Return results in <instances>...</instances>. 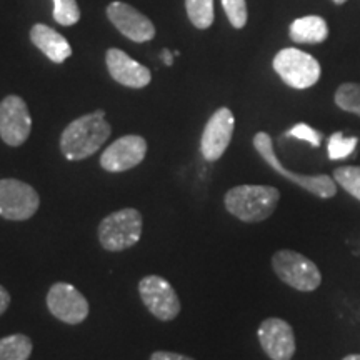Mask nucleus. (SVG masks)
<instances>
[{
    "mask_svg": "<svg viewBox=\"0 0 360 360\" xmlns=\"http://www.w3.org/2000/svg\"><path fill=\"white\" fill-rule=\"evenodd\" d=\"M105 64L110 77L124 87L143 89L150 84L152 74L147 67L139 64L132 57L120 49H109L105 56Z\"/></svg>",
    "mask_w": 360,
    "mask_h": 360,
    "instance_id": "nucleus-15",
    "label": "nucleus"
},
{
    "mask_svg": "<svg viewBox=\"0 0 360 360\" xmlns=\"http://www.w3.org/2000/svg\"><path fill=\"white\" fill-rule=\"evenodd\" d=\"M233 129H236V119L231 109L220 107L214 112L212 117L207 120L200 139V152L205 160L215 162L225 154L232 141Z\"/></svg>",
    "mask_w": 360,
    "mask_h": 360,
    "instance_id": "nucleus-11",
    "label": "nucleus"
},
{
    "mask_svg": "<svg viewBox=\"0 0 360 360\" xmlns=\"http://www.w3.org/2000/svg\"><path fill=\"white\" fill-rule=\"evenodd\" d=\"M40 207L37 191L17 179H0V217L7 220H29Z\"/></svg>",
    "mask_w": 360,
    "mask_h": 360,
    "instance_id": "nucleus-7",
    "label": "nucleus"
},
{
    "mask_svg": "<svg viewBox=\"0 0 360 360\" xmlns=\"http://www.w3.org/2000/svg\"><path fill=\"white\" fill-rule=\"evenodd\" d=\"M357 137H344L342 132H335L328 139V159L330 160H340L349 157L355 150L357 146Z\"/></svg>",
    "mask_w": 360,
    "mask_h": 360,
    "instance_id": "nucleus-22",
    "label": "nucleus"
},
{
    "mask_svg": "<svg viewBox=\"0 0 360 360\" xmlns=\"http://www.w3.org/2000/svg\"><path fill=\"white\" fill-rule=\"evenodd\" d=\"M147 154V142L141 135H124L110 143L101 155V167L107 172L119 174L137 167Z\"/></svg>",
    "mask_w": 360,
    "mask_h": 360,
    "instance_id": "nucleus-12",
    "label": "nucleus"
},
{
    "mask_svg": "<svg viewBox=\"0 0 360 360\" xmlns=\"http://www.w3.org/2000/svg\"><path fill=\"white\" fill-rule=\"evenodd\" d=\"M259 342L270 360H292L295 354V335L290 323L277 317L265 319L259 327Z\"/></svg>",
    "mask_w": 360,
    "mask_h": 360,
    "instance_id": "nucleus-13",
    "label": "nucleus"
},
{
    "mask_svg": "<svg viewBox=\"0 0 360 360\" xmlns=\"http://www.w3.org/2000/svg\"><path fill=\"white\" fill-rule=\"evenodd\" d=\"M342 360H360V354H350L347 357H344Z\"/></svg>",
    "mask_w": 360,
    "mask_h": 360,
    "instance_id": "nucleus-29",
    "label": "nucleus"
},
{
    "mask_svg": "<svg viewBox=\"0 0 360 360\" xmlns=\"http://www.w3.org/2000/svg\"><path fill=\"white\" fill-rule=\"evenodd\" d=\"M8 305H11V295H8L7 289H4V287L0 285V315L6 314Z\"/></svg>",
    "mask_w": 360,
    "mask_h": 360,
    "instance_id": "nucleus-27",
    "label": "nucleus"
},
{
    "mask_svg": "<svg viewBox=\"0 0 360 360\" xmlns=\"http://www.w3.org/2000/svg\"><path fill=\"white\" fill-rule=\"evenodd\" d=\"M30 40L53 64H62L72 56V47L67 39L57 30H53L52 27L35 24L30 30Z\"/></svg>",
    "mask_w": 360,
    "mask_h": 360,
    "instance_id": "nucleus-16",
    "label": "nucleus"
},
{
    "mask_svg": "<svg viewBox=\"0 0 360 360\" xmlns=\"http://www.w3.org/2000/svg\"><path fill=\"white\" fill-rule=\"evenodd\" d=\"M143 219L137 209H120L98 224V242L105 250L122 252L139 244L142 237Z\"/></svg>",
    "mask_w": 360,
    "mask_h": 360,
    "instance_id": "nucleus-3",
    "label": "nucleus"
},
{
    "mask_svg": "<svg viewBox=\"0 0 360 360\" xmlns=\"http://www.w3.org/2000/svg\"><path fill=\"white\" fill-rule=\"evenodd\" d=\"M254 147L255 150L259 152V155L265 160V164H269L270 167L276 170L278 175H282L283 179L290 180V182H294L295 186H299L300 188H304V191L312 193V195L319 197V199H332V197H335L337 182L334 180V177H330V175H326V174L302 175V174L290 172V170L283 167L281 160L277 159L276 150H274L272 139H270L269 134L265 132L255 134Z\"/></svg>",
    "mask_w": 360,
    "mask_h": 360,
    "instance_id": "nucleus-4",
    "label": "nucleus"
},
{
    "mask_svg": "<svg viewBox=\"0 0 360 360\" xmlns=\"http://www.w3.org/2000/svg\"><path fill=\"white\" fill-rule=\"evenodd\" d=\"M107 15L120 34L134 42H148L155 37V27L143 13L125 2H112Z\"/></svg>",
    "mask_w": 360,
    "mask_h": 360,
    "instance_id": "nucleus-14",
    "label": "nucleus"
},
{
    "mask_svg": "<svg viewBox=\"0 0 360 360\" xmlns=\"http://www.w3.org/2000/svg\"><path fill=\"white\" fill-rule=\"evenodd\" d=\"M274 70L289 87L299 90L312 87L322 75L321 64L310 53L292 47L274 57Z\"/></svg>",
    "mask_w": 360,
    "mask_h": 360,
    "instance_id": "nucleus-6",
    "label": "nucleus"
},
{
    "mask_svg": "<svg viewBox=\"0 0 360 360\" xmlns=\"http://www.w3.org/2000/svg\"><path fill=\"white\" fill-rule=\"evenodd\" d=\"M162 60H164L165 65H172L174 64V53L169 51H162Z\"/></svg>",
    "mask_w": 360,
    "mask_h": 360,
    "instance_id": "nucleus-28",
    "label": "nucleus"
},
{
    "mask_svg": "<svg viewBox=\"0 0 360 360\" xmlns=\"http://www.w3.org/2000/svg\"><path fill=\"white\" fill-rule=\"evenodd\" d=\"M281 192L270 186H237L227 191L224 205L227 212L247 224L267 220L276 212Z\"/></svg>",
    "mask_w": 360,
    "mask_h": 360,
    "instance_id": "nucleus-2",
    "label": "nucleus"
},
{
    "mask_svg": "<svg viewBox=\"0 0 360 360\" xmlns=\"http://www.w3.org/2000/svg\"><path fill=\"white\" fill-rule=\"evenodd\" d=\"M272 269L283 283L295 290L312 292L322 283V274L317 265L295 250L276 252L272 257Z\"/></svg>",
    "mask_w": 360,
    "mask_h": 360,
    "instance_id": "nucleus-5",
    "label": "nucleus"
},
{
    "mask_svg": "<svg viewBox=\"0 0 360 360\" xmlns=\"http://www.w3.org/2000/svg\"><path fill=\"white\" fill-rule=\"evenodd\" d=\"M45 302L53 317L69 326H79L89 317L87 299L72 283L56 282L49 289Z\"/></svg>",
    "mask_w": 360,
    "mask_h": 360,
    "instance_id": "nucleus-9",
    "label": "nucleus"
},
{
    "mask_svg": "<svg viewBox=\"0 0 360 360\" xmlns=\"http://www.w3.org/2000/svg\"><path fill=\"white\" fill-rule=\"evenodd\" d=\"M224 11L232 27L242 29L247 24V4L245 0H222Z\"/></svg>",
    "mask_w": 360,
    "mask_h": 360,
    "instance_id": "nucleus-24",
    "label": "nucleus"
},
{
    "mask_svg": "<svg viewBox=\"0 0 360 360\" xmlns=\"http://www.w3.org/2000/svg\"><path fill=\"white\" fill-rule=\"evenodd\" d=\"M188 19L197 29H209L214 22V0H186Z\"/></svg>",
    "mask_w": 360,
    "mask_h": 360,
    "instance_id": "nucleus-19",
    "label": "nucleus"
},
{
    "mask_svg": "<svg viewBox=\"0 0 360 360\" xmlns=\"http://www.w3.org/2000/svg\"><path fill=\"white\" fill-rule=\"evenodd\" d=\"M150 360H193L192 357H187L184 354L169 352V350H157L150 355Z\"/></svg>",
    "mask_w": 360,
    "mask_h": 360,
    "instance_id": "nucleus-26",
    "label": "nucleus"
},
{
    "mask_svg": "<svg viewBox=\"0 0 360 360\" xmlns=\"http://www.w3.org/2000/svg\"><path fill=\"white\" fill-rule=\"evenodd\" d=\"M334 2L335 4H345V2H347V0H334Z\"/></svg>",
    "mask_w": 360,
    "mask_h": 360,
    "instance_id": "nucleus-30",
    "label": "nucleus"
},
{
    "mask_svg": "<svg viewBox=\"0 0 360 360\" xmlns=\"http://www.w3.org/2000/svg\"><path fill=\"white\" fill-rule=\"evenodd\" d=\"M334 180L349 192L350 195L360 200V167L357 165H344L334 170Z\"/></svg>",
    "mask_w": 360,
    "mask_h": 360,
    "instance_id": "nucleus-21",
    "label": "nucleus"
},
{
    "mask_svg": "<svg viewBox=\"0 0 360 360\" xmlns=\"http://www.w3.org/2000/svg\"><path fill=\"white\" fill-rule=\"evenodd\" d=\"M110 134L112 127L105 120V110H96L67 125L60 135V150L67 160L89 159L101 150Z\"/></svg>",
    "mask_w": 360,
    "mask_h": 360,
    "instance_id": "nucleus-1",
    "label": "nucleus"
},
{
    "mask_svg": "<svg viewBox=\"0 0 360 360\" xmlns=\"http://www.w3.org/2000/svg\"><path fill=\"white\" fill-rule=\"evenodd\" d=\"M32 130L29 107L19 96H7L0 102V137L11 147H19Z\"/></svg>",
    "mask_w": 360,
    "mask_h": 360,
    "instance_id": "nucleus-10",
    "label": "nucleus"
},
{
    "mask_svg": "<svg viewBox=\"0 0 360 360\" xmlns=\"http://www.w3.org/2000/svg\"><path fill=\"white\" fill-rule=\"evenodd\" d=\"M287 135L309 142L312 147H319L322 142V134L317 132V130L312 129L307 124H297L295 127H292L289 132H287Z\"/></svg>",
    "mask_w": 360,
    "mask_h": 360,
    "instance_id": "nucleus-25",
    "label": "nucleus"
},
{
    "mask_svg": "<svg viewBox=\"0 0 360 360\" xmlns=\"http://www.w3.org/2000/svg\"><path fill=\"white\" fill-rule=\"evenodd\" d=\"M327 37V22L319 15L300 17L290 25V39L297 44H322Z\"/></svg>",
    "mask_w": 360,
    "mask_h": 360,
    "instance_id": "nucleus-17",
    "label": "nucleus"
},
{
    "mask_svg": "<svg viewBox=\"0 0 360 360\" xmlns=\"http://www.w3.org/2000/svg\"><path fill=\"white\" fill-rule=\"evenodd\" d=\"M32 350V340L24 334H13L0 339V360H29Z\"/></svg>",
    "mask_w": 360,
    "mask_h": 360,
    "instance_id": "nucleus-18",
    "label": "nucleus"
},
{
    "mask_svg": "<svg viewBox=\"0 0 360 360\" xmlns=\"http://www.w3.org/2000/svg\"><path fill=\"white\" fill-rule=\"evenodd\" d=\"M80 19V8L75 0H53V20L57 24L70 27Z\"/></svg>",
    "mask_w": 360,
    "mask_h": 360,
    "instance_id": "nucleus-23",
    "label": "nucleus"
},
{
    "mask_svg": "<svg viewBox=\"0 0 360 360\" xmlns=\"http://www.w3.org/2000/svg\"><path fill=\"white\" fill-rule=\"evenodd\" d=\"M139 294L148 312L162 322L174 321L182 309L172 283L160 276L143 277L139 282Z\"/></svg>",
    "mask_w": 360,
    "mask_h": 360,
    "instance_id": "nucleus-8",
    "label": "nucleus"
},
{
    "mask_svg": "<svg viewBox=\"0 0 360 360\" xmlns=\"http://www.w3.org/2000/svg\"><path fill=\"white\" fill-rule=\"evenodd\" d=\"M337 107L360 117V84L345 82L335 90Z\"/></svg>",
    "mask_w": 360,
    "mask_h": 360,
    "instance_id": "nucleus-20",
    "label": "nucleus"
}]
</instances>
